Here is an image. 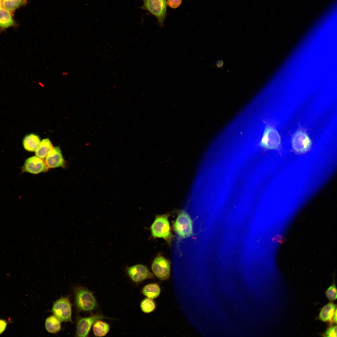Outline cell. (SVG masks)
Here are the masks:
<instances>
[{
    "instance_id": "1",
    "label": "cell",
    "mask_w": 337,
    "mask_h": 337,
    "mask_svg": "<svg viewBox=\"0 0 337 337\" xmlns=\"http://www.w3.org/2000/svg\"><path fill=\"white\" fill-rule=\"evenodd\" d=\"M168 213L157 215L150 227L151 237L153 239L160 238L164 240L169 246L172 245L173 238L168 218Z\"/></svg>"
},
{
    "instance_id": "2",
    "label": "cell",
    "mask_w": 337,
    "mask_h": 337,
    "mask_svg": "<svg viewBox=\"0 0 337 337\" xmlns=\"http://www.w3.org/2000/svg\"><path fill=\"white\" fill-rule=\"evenodd\" d=\"M75 305L79 311L90 312L96 309L97 304L92 292L81 286L75 287Z\"/></svg>"
},
{
    "instance_id": "3",
    "label": "cell",
    "mask_w": 337,
    "mask_h": 337,
    "mask_svg": "<svg viewBox=\"0 0 337 337\" xmlns=\"http://www.w3.org/2000/svg\"><path fill=\"white\" fill-rule=\"evenodd\" d=\"M173 228L179 239L187 238L193 235V222L187 212L184 210L178 212L173 223Z\"/></svg>"
},
{
    "instance_id": "4",
    "label": "cell",
    "mask_w": 337,
    "mask_h": 337,
    "mask_svg": "<svg viewBox=\"0 0 337 337\" xmlns=\"http://www.w3.org/2000/svg\"><path fill=\"white\" fill-rule=\"evenodd\" d=\"M143 5L140 7L147 11L156 17L161 27L164 26L167 15V0H142Z\"/></svg>"
},
{
    "instance_id": "5",
    "label": "cell",
    "mask_w": 337,
    "mask_h": 337,
    "mask_svg": "<svg viewBox=\"0 0 337 337\" xmlns=\"http://www.w3.org/2000/svg\"><path fill=\"white\" fill-rule=\"evenodd\" d=\"M51 311L61 322H72L71 305L68 297H62L53 303Z\"/></svg>"
},
{
    "instance_id": "6",
    "label": "cell",
    "mask_w": 337,
    "mask_h": 337,
    "mask_svg": "<svg viewBox=\"0 0 337 337\" xmlns=\"http://www.w3.org/2000/svg\"><path fill=\"white\" fill-rule=\"evenodd\" d=\"M259 144L267 149L279 150L281 139L278 132L272 126L266 125Z\"/></svg>"
},
{
    "instance_id": "7",
    "label": "cell",
    "mask_w": 337,
    "mask_h": 337,
    "mask_svg": "<svg viewBox=\"0 0 337 337\" xmlns=\"http://www.w3.org/2000/svg\"><path fill=\"white\" fill-rule=\"evenodd\" d=\"M170 266V261L159 254L153 260L151 269L154 274L159 279L164 281L169 277Z\"/></svg>"
},
{
    "instance_id": "8",
    "label": "cell",
    "mask_w": 337,
    "mask_h": 337,
    "mask_svg": "<svg viewBox=\"0 0 337 337\" xmlns=\"http://www.w3.org/2000/svg\"><path fill=\"white\" fill-rule=\"evenodd\" d=\"M103 319H112L100 314H96L91 316L79 317L76 322V336L87 337L92 325L97 320Z\"/></svg>"
},
{
    "instance_id": "9",
    "label": "cell",
    "mask_w": 337,
    "mask_h": 337,
    "mask_svg": "<svg viewBox=\"0 0 337 337\" xmlns=\"http://www.w3.org/2000/svg\"><path fill=\"white\" fill-rule=\"evenodd\" d=\"M292 145L294 152L297 154H302L310 150L311 147L312 142L305 132L298 130L292 137Z\"/></svg>"
},
{
    "instance_id": "10",
    "label": "cell",
    "mask_w": 337,
    "mask_h": 337,
    "mask_svg": "<svg viewBox=\"0 0 337 337\" xmlns=\"http://www.w3.org/2000/svg\"><path fill=\"white\" fill-rule=\"evenodd\" d=\"M126 273L131 281L136 283H140L147 279H153L154 277L147 267L143 264H137L127 267Z\"/></svg>"
},
{
    "instance_id": "11",
    "label": "cell",
    "mask_w": 337,
    "mask_h": 337,
    "mask_svg": "<svg viewBox=\"0 0 337 337\" xmlns=\"http://www.w3.org/2000/svg\"><path fill=\"white\" fill-rule=\"evenodd\" d=\"M49 168L45 160L37 156H33L26 159L22 168V172L36 174L47 172Z\"/></svg>"
},
{
    "instance_id": "12",
    "label": "cell",
    "mask_w": 337,
    "mask_h": 337,
    "mask_svg": "<svg viewBox=\"0 0 337 337\" xmlns=\"http://www.w3.org/2000/svg\"><path fill=\"white\" fill-rule=\"evenodd\" d=\"M45 161L49 168L65 167L66 162L59 147H54L50 151L45 158Z\"/></svg>"
},
{
    "instance_id": "13",
    "label": "cell",
    "mask_w": 337,
    "mask_h": 337,
    "mask_svg": "<svg viewBox=\"0 0 337 337\" xmlns=\"http://www.w3.org/2000/svg\"><path fill=\"white\" fill-rule=\"evenodd\" d=\"M15 26V24L10 11L3 7L0 8V32Z\"/></svg>"
},
{
    "instance_id": "14",
    "label": "cell",
    "mask_w": 337,
    "mask_h": 337,
    "mask_svg": "<svg viewBox=\"0 0 337 337\" xmlns=\"http://www.w3.org/2000/svg\"><path fill=\"white\" fill-rule=\"evenodd\" d=\"M41 140L39 137L33 134L26 135L23 141L24 149L29 152H34L37 149Z\"/></svg>"
},
{
    "instance_id": "15",
    "label": "cell",
    "mask_w": 337,
    "mask_h": 337,
    "mask_svg": "<svg viewBox=\"0 0 337 337\" xmlns=\"http://www.w3.org/2000/svg\"><path fill=\"white\" fill-rule=\"evenodd\" d=\"M336 309V305L335 304L332 302L328 303L321 309L319 318L323 322L331 321L332 320Z\"/></svg>"
},
{
    "instance_id": "16",
    "label": "cell",
    "mask_w": 337,
    "mask_h": 337,
    "mask_svg": "<svg viewBox=\"0 0 337 337\" xmlns=\"http://www.w3.org/2000/svg\"><path fill=\"white\" fill-rule=\"evenodd\" d=\"M54 148L53 145L48 138L43 139L41 141L36 150L35 155L37 157L44 159L48 152Z\"/></svg>"
},
{
    "instance_id": "17",
    "label": "cell",
    "mask_w": 337,
    "mask_h": 337,
    "mask_svg": "<svg viewBox=\"0 0 337 337\" xmlns=\"http://www.w3.org/2000/svg\"><path fill=\"white\" fill-rule=\"evenodd\" d=\"M45 327L48 332L56 334L61 329V321L55 315H51L46 319Z\"/></svg>"
},
{
    "instance_id": "18",
    "label": "cell",
    "mask_w": 337,
    "mask_h": 337,
    "mask_svg": "<svg viewBox=\"0 0 337 337\" xmlns=\"http://www.w3.org/2000/svg\"><path fill=\"white\" fill-rule=\"evenodd\" d=\"M142 293L148 298L153 299L160 295V289L157 283H151L145 285L142 289Z\"/></svg>"
},
{
    "instance_id": "19",
    "label": "cell",
    "mask_w": 337,
    "mask_h": 337,
    "mask_svg": "<svg viewBox=\"0 0 337 337\" xmlns=\"http://www.w3.org/2000/svg\"><path fill=\"white\" fill-rule=\"evenodd\" d=\"M110 329V326L108 323L100 320L96 321L93 324V333L96 336H105L109 332Z\"/></svg>"
},
{
    "instance_id": "20",
    "label": "cell",
    "mask_w": 337,
    "mask_h": 337,
    "mask_svg": "<svg viewBox=\"0 0 337 337\" xmlns=\"http://www.w3.org/2000/svg\"><path fill=\"white\" fill-rule=\"evenodd\" d=\"M140 307L143 312L149 313L154 310L156 305L153 300L148 298L142 301L140 304Z\"/></svg>"
},
{
    "instance_id": "21",
    "label": "cell",
    "mask_w": 337,
    "mask_h": 337,
    "mask_svg": "<svg viewBox=\"0 0 337 337\" xmlns=\"http://www.w3.org/2000/svg\"><path fill=\"white\" fill-rule=\"evenodd\" d=\"M2 0L3 6L10 12L14 11L25 2L23 0Z\"/></svg>"
},
{
    "instance_id": "22",
    "label": "cell",
    "mask_w": 337,
    "mask_h": 337,
    "mask_svg": "<svg viewBox=\"0 0 337 337\" xmlns=\"http://www.w3.org/2000/svg\"><path fill=\"white\" fill-rule=\"evenodd\" d=\"M328 299L330 301H333L337 298V289L335 284H333L327 289L325 293Z\"/></svg>"
},
{
    "instance_id": "23",
    "label": "cell",
    "mask_w": 337,
    "mask_h": 337,
    "mask_svg": "<svg viewBox=\"0 0 337 337\" xmlns=\"http://www.w3.org/2000/svg\"><path fill=\"white\" fill-rule=\"evenodd\" d=\"M182 0H167V4L170 7L176 9L181 5Z\"/></svg>"
},
{
    "instance_id": "24",
    "label": "cell",
    "mask_w": 337,
    "mask_h": 337,
    "mask_svg": "<svg viewBox=\"0 0 337 337\" xmlns=\"http://www.w3.org/2000/svg\"><path fill=\"white\" fill-rule=\"evenodd\" d=\"M325 336L330 337L337 336V326L334 325L329 328L326 330Z\"/></svg>"
},
{
    "instance_id": "25",
    "label": "cell",
    "mask_w": 337,
    "mask_h": 337,
    "mask_svg": "<svg viewBox=\"0 0 337 337\" xmlns=\"http://www.w3.org/2000/svg\"><path fill=\"white\" fill-rule=\"evenodd\" d=\"M7 325V323L5 320H0V334L5 330Z\"/></svg>"
},
{
    "instance_id": "26",
    "label": "cell",
    "mask_w": 337,
    "mask_h": 337,
    "mask_svg": "<svg viewBox=\"0 0 337 337\" xmlns=\"http://www.w3.org/2000/svg\"><path fill=\"white\" fill-rule=\"evenodd\" d=\"M332 320H333V321L334 323H335L336 324V323H337V309H336V310H335V312H334V315H333V317Z\"/></svg>"
},
{
    "instance_id": "27",
    "label": "cell",
    "mask_w": 337,
    "mask_h": 337,
    "mask_svg": "<svg viewBox=\"0 0 337 337\" xmlns=\"http://www.w3.org/2000/svg\"><path fill=\"white\" fill-rule=\"evenodd\" d=\"M68 73L67 72H66V71L63 72L62 73V75L63 76H67L68 75Z\"/></svg>"
},
{
    "instance_id": "28",
    "label": "cell",
    "mask_w": 337,
    "mask_h": 337,
    "mask_svg": "<svg viewBox=\"0 0 337 337\" xmlns=\"http://www.w3.org/2000/svg\"><path fill=\"white\" fill-rule=\"evenodd\" d=\"M38 84L40 86H44V84H43V83H42V82L40 81V82H38Z\"/></svg>"
},
{
    "instance_id": "29",
    "label": "cell",
    "mask_w": 337,
    "mask_h": 337,
    "mask_svg": "<svg viewBox=\"0 0 337 337\" xmlns=\"http://www.w3.org/2000/svg\"><path fill=\"white\" fill-rule=\"evenodd\" d=\"M2 0H0V8L2 7Z\"/></svg>"
},
{
    "instance_id": "30",
    "label": "cell",
    "mask_w": 337,
    "mask_h": 337,
    "mask_svg": "<svg viewBox=\"0 0 337 337\" xmlns=\"http://www.w3.org/2000/svg\"><path fill=\"white\" fill-rule=\"evenodd\" d=\"M23 0L25 2V1H26L27 0Z\"/></svg>"
}]
</instances>
